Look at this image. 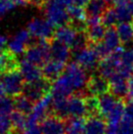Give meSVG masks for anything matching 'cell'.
<instances>
[{
  "label": "cell",
  "instance_id": "20",
  "mask_svg": "<svg viewBox=\"0 0 133 134\" xmlns=\"http://www.w3.org/2000/svg\"><path fill=\"white\" fill-rule=\"evenodd\" d=\"M109 5L110 4L106 0H90L84 8L87 19H93V18L102 19V16L109 8Z\"/></svg>",
  "mask_w": 133,
  "mask_h": 134
},
{
  "label": "cell",
  "instance_id": "4",
  "mask_svg": "<svg viewBox=\"0 0 133 134\" xmlns=\"http://www.w3.org/2000/svg\"><path fill=\"white\" fill-rule=\"evenodd\" d=\"M71 57L75 63L81 66L88 72H94L98 71L101 58L97 53L93 44H90L85 48L71 52Z\"/></svg>",
  "mask_w": 133,
  "mask_h": 134
},
{
  "label": "cell",
  "instance_id": "40",
  "mask_svg": "<svg viewBox=\"0 0 133 134\" xmlns=\"http://www.w3.org/2000/svg\"><path fill=\"white\" fill-rule=\"evenodd\" d=\"M90 0H74V4L73 5H77V6H81V7H85L86 4L88 3Z\"/></svg>",
  "mask_w": 133,
  "mask_h": 134
},
{
  "label": "cell",
  "instance_id": "17",
  "mask_svg": "<svg viewBox=\"0 0 133 134\" xmlns=\"http://www.w3.org/2000/svg\"><path fill=\"white\" fill-rule=\"evenodd\" d=\"M50 57L51 59L66 64L71 57V49L63 42L52 38L50 40Z\"/></svg>",
  "mask_w": 133,
  "mask_h": 134
},
{
  "label": "cell",
  "instance_id": "21",
  "mask_svg": "<svg viewBox=\"0 0 133 134\" xmlns=\"http://www.w3.org/2000/svg\"><path fill=\"white\" fill-rule=\"evenodd\" d=\"M76 34H77V30H75L70 24H68V25L57 27L53 38L63 42V43L70 47L73 42H74V38L76 36Z\"/></svg>",
  "mask_w": 133,
  "mask_h": 134
},
{
  "label": "cell",
  "instance_id": "19",
  "mask_svg": "<svg viewBox=\"0 0 133 134\" xmlns=\"http://www.w3.org/2000/svg\"><path fill=\"white\" fill-rule=\"evenodd\" d=\"M107 124L102 115H90L85 119L83 134H106Z\"/></svg>",
  "mask_w": 133,
  "mask_h": 134
},
{
  "label": "cell",
  "instance_id": "33",
  "mask_svg": "<svg viewBox=\"0 0 133 134\" xmlns=\"http://www.w3.org/2000/svg\"><path fill=\"white\" fill-rule=\"evenodd\" d=\"M16 6L17 5L10 0H0V17L2 18L7 12L13 10Z\"/></svg>",
  "mask_w": 133,
  "mask_h": 134
},
{
  "label": "cell",
  "instance_id": "36",
  "mask_svg": "<svg viewBox=\"0 0 133 134\" xmlns=\"http://www.w3.org/2000/svg\"><path fill=\"white\" fill-rule=\"evenodd\" d=\"M128 101H133V76L128 79V90L124 99V102H128Z\"/></svg>",
  "mask_w": 133,
  "mask_h": 134
},
{
  "label": "cell",
  "instance_id": "42",
  "mask_svg": "<svg viewBox=\"0 0 133 134\" xmlns=\"http://www.w3.org/2000/svg\"><path fill=\"white\" fill-rule=\"evenodd\" d=\"M5 93L6 92H5V89H4V86L2 84V82L0 81V96H3Z\"/></svg>",
  "mask_w": 133,
  "mask_h": 134
},
{
  "label": "cell",
  "instance_id": "13",
  "mask_svg": "<svg viewBox=\"0 0 133 134\" xmlns=\"http://www.w3.org/2000/svg\"><path fill=\"white\" fill-rule=\"evenodd\" d=\"M87 93L94 96H100L110 91V81L101 75H90L86 86Z\"/></svg>",
  "mask_w": 133,
  "mask_h": 134
},
{
  "label": "cell",
  "instance_id": "22",
  "mask_svg": "<svg viewBox=\"0 0 133 134\" xmlns=\"http://www.w3.org/2000/svg\"><path fill=\"white\" fill-rule=\"evenodd\" d=\"M100 42L102 43V45L110 54L112 52H114L115 50H117L118 48H119L120 43H121L119 35L117 31V29H115L114 26L113 27H108L107 31L105 34V36Z\"/></svg>",
  "mask_w": 133,
  "mask_h": 134
},
{
  "label": "cell",
  "instance_id": "12",
  "mask_svg": "<svg viewBox=\"0 0 133 134\" xmlns=\"http://www.w3.org/2000/svg\"><path fill=\"white\" fill-rule=\"evenodd\" d=\"M41 128L43 134H66V119L58 115L51 114L41 122Z\"/></svg>",
  "mask_w": 133,
  "mask_h": 134
},
{
  "label": "cell",
  "instance_id": "3",
  "mask_svg": "<svg viewBox=\"0 0 133 134\" xmlns=\"http://www.w3.org/2000/svg\"><path fill=\"white\" fill-rule=\"evenodd\" d=\"M50 40L51 39H36L31 42L25 52V58L31 63L42 67L51 58Z\"/></svg>",
  "mask_w": 133,
  "mask_h": 134
},
{
  "label": "cell",
  "instance_id": "43",
  "mask_svg": "<svg viewBox=\"0 0 133 134\" xmlns=\"http://www.w3.org/2000/svg\"><path fill=\"white\" fill-rule=\"evenodd\" d=\"M66 134H83L82 131H66Z\"/></svg>",
  "mask_w": 133,
  "mask_h": 134
},
{
  "label": "cell",
  "instance_id": "8",
  "mask_svg": "<svg viewBox=\"0 0 133 134\" xmlns=\"http://www.w3.org/2000/svg\"><path fill=\"white\" fill-rule=\"evenodd\" d=\"M52 98L51 94H46L42 99L37 101L33 106L32 111L27 115L29 122L39 123L42 122L49 115L52 114Z\"/></svg>",
  "mask_w": 133,
  "mask_h": 134
},
{
  "label": "cell",
  "instance_id": "37",
  "mask_svg": "<svg viewBox=\"0 0 133 134\" xmlns=\"http://www.w3.org/2000/svg\"><path fill=\"white\" fill-rule=\"evenodd\" d=\"M7 43H8L7 37H6V36H4V35H1V34H0V53L5 50V49H4V47L7 45Z\"/></svg>",
  "mask_w": 133,
  "mask_h": 134
},
{
  "label": "cell",
  "instance_id": "26",
  "mask_svg": "<svg viewBox=\"0 0 133 134\" xmlns=\"http://www.w3.org/2000/svg\"><path fill=\"white\" fill-rule=\"evenodd\" d=\"M124 113H125L124 100L119 99L115 107L113 108V110L106 116L107 121L111 123H120L124 118Z\"/></svg>",
  "mask_w": 133,
  "mask_h": 134
},
{
  "label": "cell",
  "instance_id": "30",
  "mask_svg": "<svg viewBox=\"0 0 133 134\" xmlns=\"http://www.w3.org/2000/svg\"><path fill=\"white\" fill-rule=\"evenodd\" d=\"M102 22L106 27H113L118 23V14L115 8L109 7L102 16Z\"/></svg>",
  "mask_w": 133,
  "mask_h": 134
},
{
  "label": "cell",
  "instance_id": "29",
  "mask_svg": "<svg viewBox=\"0 0 133 134\" xmlns=\"http://www.w3.org/2000/svg\"><path fill=\"white\" fill-rule=\"evenodd\" d=\"M14 110V97L0 96V120L10 116Z\"/></svg>",
  "mask_w": 133,
  "mask_h": 134
},
{
  "label": "cell",
  "instance_id": "31",
  "mask_svg": "<svg viewBox=\"0 0 133 134\" xmlns=\"http://www.w3.org/2000/svg\"><path fill=\"white\" fill-rule=\"evenodd\" d=\"M115 9L118 14V22L119 23H130L132 21L133 17L130 13L127 3L120 4V5H117L115 6Z\"/></svg>",
  "mask_w": 133,
  "mask_h": 134
},
{
  "label": "cell",
  "instance_id": "38",
  "mask_svg": "<svg viewBox=\"0 0 133 134\" xmlns=\"http://www.w3.org/2000/svg\"><path fill=\"white\" fill-rule=\"evenodd\" d=\"M47 1H49V0H30V3L33 4V5L36 6V7L40 8L41 6L44 3H46Z\"/></svg>",
  "mask_w": 133,
  "mask_h": 134
},
{
  "label": "cell",
  "instance_id": "1",
  "mask_svg": "<svg viewBox=\"0 0 133 134\" xmlns=\"http://www.w3.org/2000/svg\"><path fill=\"white\" fill-rule=\"evenodd\" d=\"M68 5L65 0H49L40 7L46 19L55 26H65L70 24V18L68 12Z\"/></svg>",
  "mask_w": 133,
  "mask_h": 134
},
{
  "label": "cell",
  "instance_id": "45",
  "mask_svg": "<svg viewBox=\"0 0 133 134\" xmlns=\"http://www.w3.org/2000/svg\"><path fill=\"white\" fill-rule=\"evenodd\" d=\"M132 125H133V122H132Z\"/></svg>",
  "mask_w": 133,
  "mask_h": 134
},
{
  "label": "cell",
  "instance_id": "9",
  "mask_svg": "<svg viewBox=\"0 0 133 134\" xmlns=\"http://www.w3.org/2000/svg\"><path fill=\"white\" fill-rule=\"evenodd\" d=\"M31 35L30 31L26 30H20L16 34H14L10 39H8L7 49L15 55H20L26 52L27 46L30 42Z\"/></svg>",
  "mask_w": 133,
  "mask_h": 134
},
{
  "label": "cell",
  "instance_id": "41",
  "mask_svg": "<svg viewBox=\"0 0 133 134\" xmlns=\"http://www.w3.org/2000/svg\"><path fill=\"white\" fill-rule=\"evenodd\" d=\"M127 6H128V9H129L130 13H131V15L133 17V0H128Z\"/></svg>",
  "mask_w": 133,
  "mask_h": 134
},
{
  "label": "cell",
  "instance_id": "16",
  "mask_svg": "<svg viewBox=\"0 0 133 134\" xmlns=\"http://www.w3.org/2000/svg\"><path fill=\"white\" fill-rule=\"evenodd\" d=\"M19 70L22 74L25 82H31L43 77L40 67L30 62L26 58L19 61Z\"/></svg>",
  "mask_w": 133,
  "mask_h": 134
},
{
  "label": "cell",
  "instance_id": "5",
  "mask_svg": "<svg viewBox=\"0 0 133 134\" xmlns=\"http://www.w3.org/2000/svg\"><path fill=\"white\" fill-rule=\"evenodd\" d=\"M0 81L2 82L5 92L9 96L15 97L23 92L25 80L19 69L0 74Z\"/></svg>",
  "mask_w": 133,
  "mask_h": 134
},
{
  "label": "cell",
  "instance_id": "11",
  "mask_svg": "<svg viewBox=\"0 0 133 134\" xmlns=\"http://www.w3.org/2000/svg\"><path fill=\"white\" fill-rule=\"evenodd\" d=\"M74 93V87L71 85L70 79L64 72L52 83L50 94L52 95L53 99L68 98L71 96Z\"/></svg>",
  "mask_w": 133,
  "mask_h": 134
},
{
  "label": "cell",
  "instance_id": "27",
  "mask_svg": "<svg viewBox=\"0 0 133 134\" xmlns=\"http://www.w3.org/2000/svg\"><path fill=\"white\" fill-rule=\"evenodd\" d=\"M34 103L30 101L27 97H26L24 94H19L14 97V108L19 112L23 113L25 115H29L33 109Z\"/></svg>",
  "mask_w": 133,
  "mask_h": 134
},
{
  "label": "cell",
  "instance_id": "44",
  "mask_svg": "<svg viewBox=\"0 0 133 134\" xmlns=\"http://www.w3.org/2000/svg\"><path fill=\"white\" fill-rule=\"evenodd\" d=\"M0 134H15V133H13L12 131H9V132H4V133H0Z\"/></svg>",
  "mask_w": 133,
  "mask_h": 134
},
{
  "label": "cell",
  "instance_id": "2",
  "mask_svg": "<svg viewBox=\"0 0 133 134\" xmlns=\"http://www.w3.org/2000/svg\"><path fill=\"white\" fill-rule=\"evenodd\" d=\"M64 74L70 79L71 85L74 87V93H81L84 95H88L86 86L89 79L88 71L84 70L81 66H79L75 62L68 64Z\"/></svg>",
  "mask_w": 133,
  "mask_h": 134
},
{
  "label": "cell",
  "instance_id": "10",
  "mask_svg": "<svg viewBox=\"0 0 133 134\" xmlns=\"http://www.w3.org/2000/svg\"><path fill=\"white\" fill-rule=\"evenodd\" d=\"M84 94L74 93L68 98V115L70 118H84L88 116L87 106Z\"/></svg>",
  "mask_w": 133,
  "mask_h": 134
},
{
  "label": "cell",
  "instance_id": "39",
  "mask_svg": "<svg viewBox=\"0 0 133 134\" xmlns=\"http://www.w3.org/2000/svg\"><path fill=\"white\" fill-rule=\"evenodd\" d=\"M17 5V6H26V4L30 3V0H10Z\"/></svg>",
  "mask_w": 133,
  "mask_h": 134
},
{
  "label": "cell",
  "instance_id": "6",
  "mask_svg": "<svg viewBox=\"0 0 133 134\" xmlns=\"http://www.w3.org/2000/svg\"><path fill=\"white\" fill-rule=\"evenodd\" d=\"M52 83L53 82L45 77H41L31 82H25L22 94L35 104L51 91Z\"/></svg>",
  "mask_w": 133,
  "mask_h": 134
},
{
  "label": "cell",
  "instance_id": "7",
  "mask_svg": "<svg viewBox=\"0 0 133 134\" xmlns=\"http://www.w3.org/2000/svg\"><path fill=\"white\" fill-rule=\"evenodd\" d=\"M55 26L48 19L33 18L27 24V30L35 39H52L55 34Z\"/></svg>",
  "mask_w": 133,
  "mask_h": 134
},
{
  "label": "cell",
  "instance_id": "34",
  "mask_svg": "<svg viewBox=\"0 0 133 134\" xmlns=\"http://www.w3.org/2000/svg\"><path fill=\"white\" fill-rule=\"evenodd\" d=\"M118 134H133V125L132 123L128 121L126 119L123 118L121 123H120V128Z\"/></svg>",
  "mask_w": 133,
  "mask_h": 134
},
{
  "label": "cell",
  "instance_id": "32",
  "mask_svg": "<svg viewBox=\"0 0 133 134\" xmlns=\"http://www.w3.org/2000/svg\"><path fill=\"white\" fill-rule=\"evenodd\" d=\"M22 134H43V132H42V128H41V125H39V123L27 121Z\"/></svg>",
  "mask_w": 133,
  "mask_h": 134
},
{
  "label": "cell",
  "instance_id": "35",
  "mask_svg": "<svg viewBox=\"0 0 133 134\" xmlns=\"http://www.w3.org/2000/svg\"><path fill=\"white\" fill-rule=\"evenodd\" d=\"M120 123L108 122L107 129H106V134H118L119 128H120Z\"/></svg>",
  "mask_w": 133,
  "mask_h": 134
},
{
  "label": "cell",
  "instance_id": "28",
  "mask_svg": "<svg viewBox=\"0 0 133 134\" xmlns=\"http://www.w3.org/2000/svg\"><path fill=\"white\" fill-rule=\"evenodd\" d=\"M120 41L123 44L133 42V24L130 23H119L117 26Z\"/></svg>",
  "mask_w": 133,
  "mask_h": 134
},
{
  "label": "cell",
  "instance_id": "14",
  "mask_svg": "<svg viewBox=\"0 0 133 134\" xmlns=\"http://www.w3.org/2000/svg\"><path fill=\"white\" fill-rule=\"evenodd\" d=\"M128 79L129 78L125 76L123 74L118 71L109 79L110 92L119 99L124 100L127 94V90H128Z\"/></svg>",
  "mask_w": 133,
  "mask_h": 134
},
{
  "label": "cell",
  "instance_id": "18",
  "mask_svg": "<svg viewBox=\"0 0 133 134\" xmlns=\"http://www.w3.org/2000/svg\"><path fill=\"white\" fill-rule=\"evenodd\" d=\"M66 69V63L57 60L50 59L41 67L43 77L47 78L50 81H54L62 75Z\"/></svg>",
  "mask_w": 133,
  "mask_h": 134
},
{
  "label": "cell",
  "instance_id": "15",
  "mask_svg": "<svg viewBox=\"0 0 133 134\" xmlns=\"http://www.w3.org/2000/svg\"><path fill=\"white\" fill-rule=\"evenodd\" d=\"M106 26L103 24L102 19L93 18L87 19V26H86V34L92 44L98 43L102 40L106 34Z\"/></svg>",
  "mask_w": 133,
  "mask_h": 134
},
{
  "label": "cell",
  "instance_id": "24",
  "mask_svg": "<svg viewBox=\"0 0 133 134\" xmlns=\"http://www.w3.org/2000/svg\"><path fill=\"white\" fill-rule=\"evenodd\" d=\"M15 69H19V61L17 59V55L9 51L8 49L2 51L0 53V74Z\"/></svg>",
  "mask_w": 133,
  "mask_h": 134
},
{
  "label": "cell",
  "instance_id": "23",
  "mask_svg": "<svg viewBox=\"0 0 133 134\" xmlns=\"http://www.w3.org/2000/svg\"><path fill=\"white\" fill-rule=\"evenodd\" d=\"M119 98L115 96L111 92H107L105 94L100 95L98 98V103H99V114L103 118H106L108 114L111 112L113 108L118 103Z\"/></svg>",
  "mask_w": 133,
  "mask_h": 134
},
{
  "label": "cell",
  "instance_id": "25",
  "mask_svg": "<svg viewBox=\"0 0 133 134\" xmlns=\"http://www.w3.org/2000/svg\"><path fill=\"white\" fill-rule=\"evenodd\" d=\"M10 118L12 121V132L15 134H22L27 122V115L14 110Z\"/></svg>",
  "mask_w": 133,
  "mask_h": 134
}]
</instances>
